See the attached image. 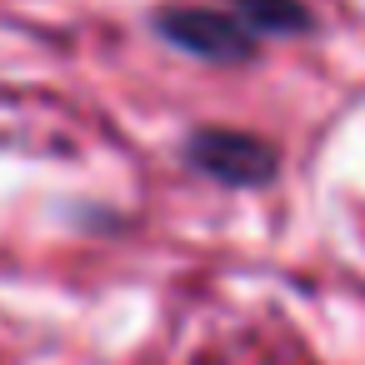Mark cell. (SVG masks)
<instances>
[{
  "label": "cell",
  "instance_id": "1",
  "mask_svg": "<svg viewBox=\"0 0 365 365\" xmlns=\"http://www.w3.org/2000/svg\"><path fill=\"white\" fill-rule=\"evenodd\" d=\"M160 31H165V41H175L195 56H210V61H240L255 41L250 21L235 6L230 11H165Z\"/></svg>",
  "mask_w": 365,
  "mask_h": 365
},
{
  "label": "cell",
  "instance_id": "2",
  "mask_svg": "<svg viewBox=\"0 0 365 365\" xmlns=\"http://www.w3.org/2000/svg\"><path fill=\"white\" fill-rule=\"evenodd\" d=\"M190 160L220 180H235V185H250V180H265L275 170V155L250 140V135H230V130H205L190 140Z\"/></svg>",
  "mask_w": 365,
  "mask_h": 365
}]
</instances>
